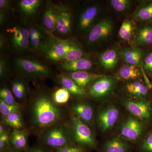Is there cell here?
I'll return each mask as SVG.
<instances>
[{"label": "cell", "mask_w": 152, "mask_h": 152, "mask_svg": "<svg viewBox=\"0 0 152 152\" xmlns=\"http://www.w3.org/2000/svg\"><path fill=\"white\" fill-rule=\"evenodd\" d=\"M30 42L33 49L35 50H42V34L39 29L35 26L29 27Z\"/></svg>", "instance_id": "28"}, {"label": "cell", "mask_w": 152, "mask_h": 152, "mask_svg": "<svg viewBox=\"0 0 152 152\" xmlns=\"http://www.w3.org/2000/svg\"><path fill=\"white\" fill-rule=\"evenodd\" d=\"M70 93L65 88H60L54 93L53 100L55 104H62L67 102L70 97Z\"/></svg>", "instance_id": "32"}, {"label": "cell", "mask_w": 152, "mask_h": 152, "mask_svg": "<svg viewBox=\"0 0 152 152\" xmlns=\"http://www.w3.org/2000/svg\"><path fill=\"white\" fill-rule=\"evenodd\" d=\"M133 16L138 20L142 21L152 20V3L137 9Z\"/></svg>", "instance_id": "30"}, {"label": "cell", "mask_w": 152, "mask_h": 152, "mask_svg": "<svg viewBox=\"0 0 152 152\" xmlns=\"http://www.w3.org/2000/svg\"><path fill=\"white\" fill-rule=\"evenodd\" d=\"M80 147L72 145H66L58 148L57 152H83Z\"/></svg>", "instance_id": "38"}, {"label": "cell", "mask_w": 152, "mask_h": 152, "mask_svg": "<svg viewBox=\"0 0 152 152\" xmlns=\"http://www.w3.org/2000/svg\"><path fill=\"white\" fill-rule=\"evenodd\" d=\"M66 76L72 79L79 86L84 89L102 76L86 71L71 72L68 73Z\"/></svg>", "instance_id": "12"}, {"label": "cell", "mask_w": 152, "mask_h": 152, "mask_svg": "<svg viewBox=\"0 0 152 152\" xmlns=\"http://www.w3.org/2000/svg\"><path fill=\"white\" fill-rule=\"evenodd\" d=\"M121 56L126 64L139 65L140 64L142 52L140 49L137 47H128L122 49Z\"/></svg>", "instance_id": "18"}, {"label": "cell", "mask_w": 152, "mask_h": 152, "mask_svg": "<svg viewBox=\"0 0 152 152\" xmlns=\"http://www.w3.org/2000/svg\"><path fill=\"white\" fill-rule=\"evenodd\" d=\"M41 3L40 0H21L19 2L18 6L23 13L32 15L36 13Z\"/></svg>", "instance_id": "27"}, {"label": "cell", "mask_w": 152, "mask_h": 152, "mask_svg": "<svg viewBox=\"0 0 152 152\" xmlns=\"http://www.w3.org/2000/svg\"><path fill=\"white\" fill-rule=\"evenodd\" d=\"M119 115L118 110L115 106L109 105L99 112L97 116L98 125L103 132L108 130L115 125Z\"/></svg>", "instance_id": "8"}, {"label": "cell", "mask_w": 152, "mask_h": 152, "mask_svg": "<svg viewBox=\"0 0 152 152\" xmlns=\"http://www.w3.org/2000/svg\"><path fill=\"white\" fill-rule=\"evenodd\" d=\"M143 125L139 119L129 117L125 120L121 126V135L129 140L134 141L141 135Z\"/></svg>", "instance_id": "10"}, {"label": "cell", "mask_w": 152, "mask_h": 152, "mask_svg": "<svg viewBox=\"0 0 152 152\" xmlns=\"http://www.w3.org/2000/svg\"><path fill=\"white\" fill-rule=\"evenodd\" d=\"M72 110L76 118L86 124H90L92 121L93 110L89 105L85 103L80 102L74 104L72 107Z\"/></svg>", "instance_id": "16"}, {"label": "cell", "mask_w": 152, "mask_h": 152, "mask_svg": "<svg viewBox=\"0 0 152 152\" xmlns=\"http://www.w3.org/2000/svg\"><path fill=\"white\" fill-rule=\"evenodd\" d=\"M134 43L136 46L152 44V26H146L139 29Z\"/></svg>", "instance_id": "21"}, {"label": "cell", "mask_w": 152, "mask_h": 152, "mask_svg": "<svg viewBox=\"0 0 152 152\" xmlns=\"http://www.w3.org/2000/svg\"><path fill=\"white\" fill-rule=\"evenodd\" d=\"M21 107L19 104H9L0 99V112L3 116L14 113H20Z\"/></svg>", "instance_id": "33"}, {"label": "cell", "mask_w": 152, "mask_h": 152, "mask_svg": "<svg viewBox=\"0 0 152 152\" xmlns=\"http://www.w3.org/2000/svg\"><path fill=\"white\" fill-rule=\"evenodd\" d=\"M135 28L132 20L126 19L124 20L119 31V35L121 39L129 42H131L135 36Z\"/></svg>", "instance_id": "22"}, {"label": "cell", "mask_w": 152, "mask_h": 152, "mask_svg": "<svg viewBox=\"0 0 152 152\" xmlns=\"http://www.w3.org/2000/svg\"><path fill=\"white\" fill-rule=\"evenodd\" d=\"M71 128L73 137L77 142L83 145H94V137L86 124L76 117H73L71 119Z\"/></svg>", "instance_id": "4"}, {"label": "cell", "mask_w": 152, "mask_h": 152, "mask_svg": "<svg viewBox=\"0 0 152 152\" xmlns=\"http://www.w3.org/2000/svg\"><path fill=\"white\" fill-rule=\"evenodd\" d=\"M8 68L5 61L3 58L0 60V77L1 79L5 77L7 75Z\"/></svg>", "instance_id": "40"}, {"label": "cell", "mask_w": 152, "mask_h": 152, "mask_svg": "<svg viewBox=\"0 0 152 152\" xmlns=\"http://www.w3.org/2000/svg\"><path fill=\"white\" fill-rule=\"evenodd\" d=\"M4 133H5V132L2 125L1 124V126H0V135Z\"/></svg>", "instance_id": "46"}, {"label": "cell", "mask_w": 152, "mask_h": 152, "mask_svg": "<svg viewBox=\"0 0 152 152\" xmlns=\"http://www.w3.org/2000/svg\"><path fill=\"white\" fill-rule=\"evenodd\" d=\"M124 104L127 110L139 119L148 120L151 118V106L146 101L127 100L124 101Z\"/></svg>", "instance_id": "11"}, {"label": "cell", "mask_w": 152, "mask_h": 152, "mask_svg": "<svg viewBox=\"0 0 152 152\" xmlns=\"http://www.w3.org/2000/svg\"><path fill=\"white\" fill-rule=\"evenodd\" d=\"M72 17L69 11L65 8H58L56 23V31L62 35L69 34L71 31Z\"/></svg>", "instance_id": "13"}, {"label": "cell", "mask_w": 152, "mask_h": 152, "mask_svg": "<svg viewBox=\"0 0 152 152\" xmlns=\"http://www.w3.org/2000/svg\"><path fill=\"white\" fill-rule=\"evenodd\" d=\"M9 137L7 133H4L0 135V151L2 152L7 145Z\"/></svg>", "instance_id": "41"}, {"label": "cell", "mask_w": 152, "mask_h": 152, "mask_svg": "<svg viewBox=\"0 0 152 152\" xmlns=\"http://www.w3.org/2000/svg\"><path fill=\"white\" fill-rule=\"evenodd\" d=\"M141 69H142V72L143 73V75L144 78H145V82L147 83V86H148V88H152V85L151 84V83H150L148 79L147 78V76L145 74V72H144V71L143 70L142 68H141Z\"/></svg>", "instance_id": "44"}, {"label": "cell", "mask_w": 152, "mask_h": 152, "mask_svg": "<svg viewBox=\"0 0 152 152\" xmlns=\"http://www.w3.org/2000/svg\"><path fill=\"white\" fill-rule=\"evenodd\" d=\"M84 54L81 48L74 41H71V45L67 53L62 59L61 61H70L84 57Z\"/></svg>", "instance_id": "29"}, {"label": "cell", "mask_w": 152, "mask_h": 152, "mask_svg": "<svg viewBox=\"0 0 152 152\" xmlns=\"http://www.w3.org/2000/svg\"><path fill=\"white\" fill-rule=\"evenodd\" d=\"M28 152H46L45 150L40 148H36L32 149Z\"/></svg>", "instance_id": "45"}, {"label": "cell", "mask_w": 152, "mask_h": 152, "mask_svg": "<svg viewBox=\"0 0 152 152\" xmlns=\"http://www.w3.org/2000/svg\"><path fill=\"white\" fill-rule=\"evenodd\" d=\"M5 13L4 12V11L1 10L0 12V22H1V25L3 24V23L4 22L6 19Z\"/></svg>", "instance_id": "43"}, {"label": "cell", "mask_w": 152, "mask_h": 152, "mask_svg": "<svg viewBox=\"0 0 152 152\" xmlns=\"http://www.w3.org/2000/svg\"><path fill=\"white\" fill-rule=\"evenodd\" d=\"M0 98L4 102L9 104H18L15 100L12 93L7 88H4L1 89Z\"/></svg>", "instance_id": "36"}, {"label": "cell", "mask_w": 152, "mask_h": 152, "mask_svg": "<svg viewBox=\"0 0 152 152\" xmlns=\"http://www.w3.org/2000/svg\"><path fill=\"white\" fill-rule=\"evenodd\" d=\"M6 152H16L15 151H12V150H11V151H7Z\"/></svg>", "instance_id": "47"}, {"label": "cell", "mask_w": 152, "mask_h": 152, "mask_svg": "<svg viewBox=\"0 0 152 152\" xmlns=\"http://www.w3.org/2000/svg\"><path fill=\"white\" fill-rule=\"evenodd\" d=\"M115 85V80L114 78L109 76H102L91 85L89 90V94L95 99H103L111 94Z\"/></svg>", "instance_id": "6"}, {"label": "cell", "mask_w": 152, "mask_h": 152, "mask_svg": "<svg viewBox=\"0 0 152 152\" xmlns=\"http://www.w3.org/2000/svg\"><path fill=\"white\" fill-rule=\"evenodd\" d=\"M15 64L19 71L30 77H42L49 76L51 73L48 66L35 59L18 58Z\"/></svg>", "instance_id": "2"}, {"label": "cell", "mask_w": 152, "mask_h": 152, "mask_svg": "<svg viewBox=\"0 0 152 152\" xmlns=\"http://www.w3.org/2000/svg\"><path fill=\"white\" fill-rule=\"evenodd\" d=\"M118 75L123 80H137L140 77L139 65L125 64L120 69Z\"/></svg>", "instance_id": "23"}, {"label": "cell", "mask_w": 152, "mask_h": 152, "mask_svg": "<svg viewBox=\"0 0 152 152\" xmlns=\"http://www.w3.org/2000/svg\"><path fill=\"white\" fill-rule=\"evenodd\" d=\"M58 8L51 4L47 5L43 17L44 26L49 32L56 31V23Z\"/></svg>", "instance_id": "15"}, {"label": "cell", "mask_w": 152, "mask_h": 152, "mask_svg": "<svg viewBox=\"0 0 152 152\" xmlns=\"http://www.w3.org/2000/svg\"><path fill=\"white\" fill-rule=\"evenodd\" d=\"M59 83L66 89L70 94L77 96H83L85 90L79 86L72 79L66 76H61L58 79Z\"/></svg>", "instance_id": "24"}, {"label": "cell", "mask_w": 152, "mask_h": 152, "mask_svg": "<svg viewBox=\"0 0 152 152\" xmlns=\"http://www.w3.org/2000/svg\"><path fill=\"white\" fill-rule=\"evenodd\" d=\"M12 91L14 96L19 99H21L26 96V85L22 81L14 82L12 85Z\"/></svg>", "instance_id": "34"}, {"label": "cell", "mask_w": 152, "mask_h": 152, "mask_svg": "<svg viewBox=\"0 0 152 152\" xmlns=\"http://www.w3.org/2000/svg\"><path fill=\"white\" fill-rule=\"evenodd\" d=\"M4 121L6 125L14 128L15 129H20L23 127V120L20 113L9 114L4 117Z\"/></svg>", "instance_id": "31"}, {"label": "cell", "mask_w": 152, "mask_h": 152, "mask_svg": "<svg viewBox=\"0 0 152 152\" xmlns=\"http://www.w3.org/2000/svg\"><path fill=\"white\" fill-rule=\"evenodd\" d=\"M110 2L113 8L120 12L127 10L131 5L130 1L128 0H112Z\"/></svg>", "instance_id": "35"}, {"label": "cell", "mask_w": 152, "mask_h": 152, "mask_svg": "<svg viewBox=\"0 0 152 152\" xmlns=\"http://www.w3.org/2000/svg\"><path fill=\"white\" fill-rule=\"evenodd\" d=\"M35 124L40 128L50 126L56 122L61 116L59 109L55 103L45 96L38 97L33 106Z\"/></svg>", "instance_id": "1"}, {"label": "cell", "mask_w": 152, "mask_h": 152, "mask_svg": "<svg viewBox=\"0 0 152 152\" xmlns=\"http://www.w3.org/2000/svg\"><path fill=\"white\" fill-rule=\"evenodd\" d=\"M92 66L91 61L86 57L70 61H63L61 64V68L63 70L69 72L86 71L91 69Z\"/></svg>", "instance_id": "14"}, {"label": "cell", "mask_w": 152, "mask_h": 152, "mask_svg": "<svg viewBox=\"0 0 152 152\" xmlns=\"http://www.w3.org/2000/svg\"><path fill=\"white\" fill-rule=\"evenodd\" d=\"M118 53L116 49L110 48L103 52L99 56L100 63L107 69L115 68L118 62Z\"/></svg>", "instance_id": "19"}, {"label": "cell", "mask_w": 152, "mask_h": 152, "mask_svg": "<svg viewBox=\"0 0 152 152\" xmlns=\"http://www.w3.org/2000/svg\"><path fill=\"white\" fill-rule=\"evenodd\" d=\"M11 142L17 151L25 149L27 145L26 134L20 129H15L11 136Z\"/></svg>", "instance_id": "26"}, {"label": "cell", "mask_w": 152, "mask_h": 152, "mask_svg": "<svg viewBox=\"0 0 152 152\" xmlns=\"http://www.w3.org/2000/svg\"><path fill=\"white\" fill-rule=\"evenodd\" d=\"M113 30V24L110 20L105 19L100 21L90 31L87 43L90 45H94L107 39L111 34Z\"/></svg>", "instance_id": "7"}, {"label": "cell", "mask_w": 152, "mask_h": 152, "mask_svg": "<svg viewBox=\"0 0 152 152\" xmlns=\"http://www.w3.org/2000/svg\"><path fill=\"white\" fill-rule=\"evenodd\" d=\"M10 34L12 45L20 51L29 49L31 46L28 29L22 27H15L8 30Z\"/></svg>", "instance_id": "9"}, {"label": "cell", "mask_w": 152, "mask_h": 152, "mask_svg": "<svg viewBox=\"0 0 152 152\" xmlns=\"http://www.w3.org/2000/svg\"><path fill=\"white\" fill-rule=\"evenodd\" d=\"M70 136L66 128L62 126H54L50 128L43 137L44 143L48 146L58 148L67 145Z\"/></svg>", "instance_id": "5"}, {"label": "cell", "mask_w": 152, "mask_h": 152, "mask_svg": "<svg viewBox=\"0 0 152 152\" xmlns=\"http://www.w3.org/2000/svg\"><path fill=\"white\" fill-rule=\"evenodd\" d=\"M141 149L145 152H152V133L144 139L142 144Z\"/></svg>", "instance_id": "37"}, {"label": "cell", "mask_w": 152, "mask_h": 152, "mask_svg": "<svg viewBox=\"0 0 152 152\" xmlns=\"http://www.w3.org/2000/svg\"><path fill=\"white\" fill-rule=\"evenodd\" d=\"M9 1L7 0H1L0 1V9L1 10H5L8 9L9 7Z\"/></svg>", "instance_id": "42"}, {"label": "cell", "mask_w": 152, "mask_h": 152, "mask_svg": "<svg viewBox=\"0 0 152 152\" xmlns=\"http://www.w3.org/2000/svg\"><path fill=\"white\" fill-rule=\"evenodd\" d=\"M129 148L128 144L119 137H113L108 140L104 145V152H127Z\"/></svg>", "instance_id": "20"}, {"label": "cell", "mask_w": 152, "mask_h": 152, "mask_svg": "<svg viewBox=\"0 0 152 152\" xmlns=\"http://www.w3.org/2000/svg\"><path fill=\"white\" fill-rule=\"evenodd\" d=\"M143 61L145 70L152 73V52L146 56Z\"/></svg>", "instance_id": "39"}, {"label": "cell", "mask_w": 152, "mask_h": 152, "mask_svg": "<svg viewBox=\"0 0 152 152\" xmlns=\"http://www.w3.org/2000/svg\"><path fill=\"white\" fill-rule=\"evenodd\" d=\"M127 92L133 96L138 98L146 96L148 93V87L139 80H134L126 86Z\"/></svg>", "instance_id": "25"}, {"label": "cell", "mask_w": 152, "mask_h": 152, "mask_svg": "<svg viewBox=\"0 0 152 152\" xmlns=\"http://www.w3.org/2000/svg\"><path fill=\"white\" fill-rule=\"evenodd\" d=\"M99 13V8L96 6L89 7L81 14L79 18V26L82 30L89 28L92 25Z\"/></svg>", "instance_id": "17"}, {"label": "cell", "mask_w": 152, "mask_h": 152, "mask_svg": "<svg viewBox=\"0 0 152 152\" xmlns=\"http://www.w3.org/2000/svg\"><path fill=\"white\" fill-rule=\"evenodd\" d=\"M70 45L71 41L51 37L45 44H43L42 50H43L46 56L49 59L61 61L63 57L69 51Z\"/></svg>", "instance_id": "3"}]
</instances>
